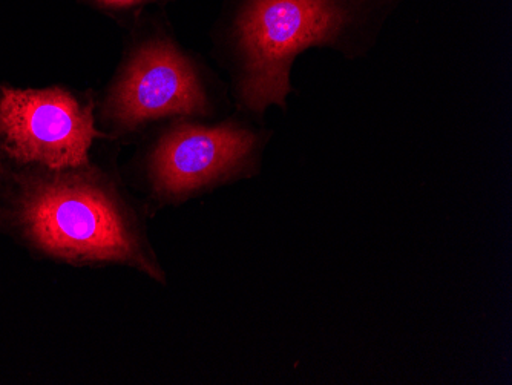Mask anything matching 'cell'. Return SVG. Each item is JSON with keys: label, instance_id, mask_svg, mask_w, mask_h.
Returning <instances> with one entry per match:
<instances>
[{"label": "cell", "instance_id": "cell-1", "mask_svg": "<svg viewBox=\"0 0 512 385\" xmlns=\"http://www.w3.org/2000/svg\"><path fill=\"white\" fill-rule=\"evenodd\" d=\"M398 0H246L237 19L243 59L244 105L263 112L284 105L295 57L313 45L335 43L393 10Z\"/></svg>", "mask_w": 512, "mask_h": 385}, {"label": "cell", "instance_id": "cell-2", "mask_svg": "<svg viewBox=\"0 0 512 385\" xmlns=\"http://www.w3.org/2000/svg\"><path fill=\"white\" fill-rule=\"evenodd\" d=\"M19 217L28 237L54 257L129 264L161 278L119 197L94 175L30 181L20 197Z\"/></svg>", "mask_w": 512, "mask_h": 385}, {"label": "cell", "instance_id": "cell-3", "mask_svg": "<svg viewBox=\"0 0 512 385\" xmlns=\"http://www.w3.org/2000/svg\"><path fill=\"white\" fill-rule=\"evenodd\" d=\"M0 134L11 157L39 163L53 171L82 168L88 163L94 128L91 106L63 89L0 91Z\"/></svg>", "mask_w": 512, "mask_h": 385}, {"label": "cell", "instance_id": "cell-4", "mask_svg": "<svg viewBox=\"0 0 512 385\" xmlns=\"http://www.w3.org/2000/svg\"><path fill=\"white\" fill-rule=\"evenodd\" d=\"M123 128L175 114H206L207 99L188 59L169 42H152L132 57L111 97Z\"/></svg>", "mask_w": 512, "mask_h": 385}, {"label": "cell", "instance_id": "cell-5", "mask_svg": "<svg viewBox=\"0 0 512 385\" xmlns=\"http://www.w3.org/2000/svg\"><path fill=\"white\" fill-rule=\"evenodd\" d=\"M253 145L255 135L235 126H178L155 149V188L169 197L197 191L237 171Z\"/></svg>", "mask_w": 512, "mask_h": 385}, {"label": "cell", "instance_id": "cell-6", "mask_svg": "<svg viewBox=\"0 0 512 385\" xmlns=\"http://www.w3.org/2000/svg\"><path fill=\"white\" fill-rule=\"evenodd\" d=\"M100 7L111 8V10H126V8L138 7L146 4L149 0H94Z\"/></svg>", "mask_w": 512, "mask_h": 385}]
</instances>
